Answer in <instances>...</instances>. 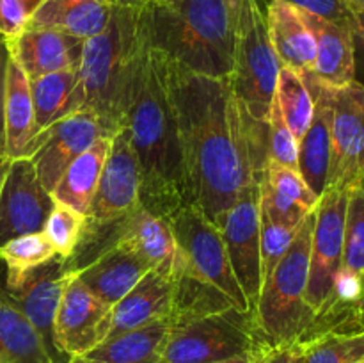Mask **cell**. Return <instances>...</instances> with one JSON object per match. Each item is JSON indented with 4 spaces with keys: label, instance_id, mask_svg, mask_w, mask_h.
Here are the masks:
<instances>
[{
    "label": "cell",
    "instance_id": "1",
    "mask_svg": "<svg viewBox=\"0 0 364 363\" xmlns=\"http://www.w3.org/2000/svg\"><path fill=\"white\" fill-rule=\"evenodd\" d=\"M166 59L176 110L191 205L219 226L235 199L259 184L267 162L269 123L245 112L230 78L183 70Z\"/></svg>",
    "mask_w": 364,
    "mask_h": 363
},
{
    "label": "cell",
    "instance_id": "2",
    "mask_svg": "<svg viewBox=\"0 0 364 363\" xmlns=\"http://www.w3.org/2000/svg\"><path fill=\"white\" fill-rule=\"evenodd\" d=\"M124 125L130 130L141 167V205L148 212L169 219L191 205L187 171L176 110L167 84L166 59L144 38L132 78Z\"/></svg>",
    "mask_w": 364,
    "mask_h": 363
},
{
    "label": "cell",
    "instance_id": "3",
    "mask_svg": "<svg viewBox=\"0 0 364 363\" xmlns=\"http://www.w3.org/2000/svg\"><path fill=\"white\" fill-rule=\"evenodd\" d=\"M144 41L196 75L228 78L233 71L238 20L226 0H151L139 7Z\"/></svg>",
    "mask_w": 364,
    "mask_h": 363
},
{
    "label": "cell",
    "instance_id": "4",
    "mask_svg": "<svg viewBox=\"0 0 364 363\" xmlns=\"http://www.w3.org/2000/svg\"><path fill=\"white\" fill-rule=\"evenodd\" d=\"M141 46L139 7L116 4L107 27L85 39L80 64L84 109L92 110L114 134L124 127Z\"/></svg>",
    "mask_w": 364,
    "mask_h": 363
},
{
    "label": "cell",
    "instance_id": "5",
    "mask_svg": "<svg viewBox=\"0 0 364 363\" xmlns=\"http://www.w3.org/2000/svg\"><path fill=\"white\" fill-rule=\"evenodd\" d=\"M313 223L315 210L302 221L287 255L263 283L262 294L252 310L259 331L269 344L302 342L315 319L306 301Z\"/></svg>",
    "mask_w": 364,
    "mask_h": 363
},
{
    "label": "cell",
    "instance_id": "6",
    "mask_svg": "<svg viewBox=\"0 0 364 363\" xmlns=\"http://www.w3.org/2000/svg\"><path fill=\"white\" fill-rule=\"evenodd\" d=\"M269 344L252 310L228 308L171 327L162 344L166 363H215Z\"/></svg>",
    "mask_w": 364,
    "mask_h": 363
},
{
    "label": "cell",
    "instance_id": "7",
    "mask_svg": "<svg viewBox=\"0 0 364 363\" xmlns=\"http://www.w3.org/2000/svg\"><path fill=\"white\" fill-rule=\"evenodd\" d=\"M281 66L267 31L265 11L258 0H245L238 16L233 71L228 78L252 120L269 123Z\"/></svg>",
    "mask_w": 364,
    "mask_h": 363
},
{
    "label": "cell",
    "instance_id": "8",
    "mask_svg": "<svg viewBox=\"0 0 364 363\" xmlns=\"http://www.w3.org/2000/svg\"><path fill=\"white\" fill-rule=\"evenodd\" d=\"M169 223L178 248L174 269H181L213 285L226 294L238 310L249 312L251 308L231 269L220 228L192 205L178 210L169 217Z\"/></svg>",
    "mask_w": 364,
    "mask_h": 363
},
{
    "label": "cell",
    "instance_id": "9",
    "mask_svg": "<svg viewBox=\"0 0 364 363\" xmlns=\"http://www.w3.org/2000/svg\"><path fill=\"white\" fill-rule=\"evenodd\" d=\"M75 274L77 265L71 262V258L55 255L48 262L27 270L16 281L6 285L7 294L41 337L52 363H68L70 359L57 347L53 337V320L60 298Z\"/></svg>",
    "mask_w": 364,
    "mask_h": 363
},
{
    "label": "cell",
    "instance_id": "10",
    "mask_svg": "<svg viewBox=\"0 0 364 363\" xmlns=\"http://www.w3.org/2000/svg\"><path fill=\"white\" fill-rule=\"evenodd\" d=\"M331 167L326 189L350 191L364 182V85L331 88Z\"/></svg>",
    "mask_w": 364,
    "mask_h": 363
},
{
    "label": "cell",
    "instance_id": "11",
    "mask_svg": "<svg viewBox=\"0 0 364 363\" xmlns=\"http://www.w3.org/2000/svg\"><path fill=\"white\" fill-rule=\"evenodd\" d=\"M348 191L326 189L315 209L311 237V260L306 301L318 312L334 287L343 260V231Z\"/></svg>",
    "mask_w": 364,
    "mask_h": 363
},
{
    "label": "cell",
    "instance_id": "12",
    "mask_svg": "<svg viewBox=\"0 0 364 363\" xmlns=\"http://www.w3.org/2000/svg\"><path fill=\"white\" fill-rule=\"evenodd\" d=\"M103 135L112 137L114 132L92 110L82 109L39 132L25 157L32 160L39 182L52 194L68 166Z\"/></svg>",
    "mask_w": 364,
    "mask_h": 363
},
{
    "label": "cell",
    "instance_id": "13",
    "mask_svg": "<svg viewBox=\"0 0 364 363\" xmlns=\"http://www.w3.org/2000/svg\"><path fill=\"white\" fill-rule=\"evenodd\" d=\"M141 205V167L128 127L112 135L102 177L87 212V228L107 226Z\"/></svg>",
    "mask_w": 364,
    "mask_h": 363
},
{
    "label": "cell",
    "instance_id": "14",
    "mask_svg": "<svg viewBox=\"0 0 364 363\" xmlns=\"http://www.w3.org/2000/svg\"><path fill=\"white\" fill-rule=\"evenodd\" d=\"M231 269L242 287L249 308L255 310L262 294L259 255V187L252 184L235 199L219 224Z\"/></svg>",
    "mask_w": 364,
    "mask_h": 363
},
{
    "label": "cell",
    "instance_id": "15",
    "mask_svg": "<svg viewBox=\"0 0 364 363\" xmlns=\"http://www.w3.org/2000/svg\"><path fill=\"white\" fill-rule=\"evenodd\" d=\"M53 203L32 160L28 157L11 160L0 191V246L11 238L43 231Z\"/></svg>",
    "mask_w": 364,
    "mask_h": 363
},
{
    "label": "cell",
    "instance_id": "16",
    "mask_svg": "<svg viewBox=\"0 0 364 363\" xmlns=\"http://www.w3.org/2000/svg\"><path fill=\"white\" fill-rule=\"evenodd\" d=\"M110 308L96 298L75 274L68 283L55 320L53 337L64 356H84L107 340L110 330Z\"/></svg>",
    "mask_w": 364,
    "mask_h": 363
},
{
    "label": "cell",
    "instance_id": "17",
    "mask_svg": "<svg viewBox=\"0 0 364 363\" xmlns=\"http://www.w3.org/2000/svg\"><path fill=\"white\" fill-rule=\"evenodd\" d=\"M6 45L11 59L32 80L55 71L80 70L85 39L55 28L25 25L20 34L6 39Z\"/></svg>",
    "mask_w": 364,
    "mask_h": 363
},
{
    "label": "cell",
    "instance_id": "18",
    "mask_svg": "<svg viewBox=\"0 0 364 363\" xmlns=\"http://www.w3.org/2000/svg\"><path fill=\"white\" fill-rule=\"evenodd\" d=\"M173 298V270L162 265L149 269L139 283L110 308V330L107 340L156 320H169Z\"/></svg>",
    "mask_w": 364,
    "mask_h": 363
},
{
    "label": "cell",
    "instance_id": "19",
    "mask_svg": "<svg viewBox=\"0 0 364 363\" xmlns=\"http://www.w3.org/2000/svg\"><path fill=\"white\" fill-rule=\"evenodd\" d=\"M259 210L274 223L299 228L316 209L318 196L306 185L299 169L267 160L259 178Z\"/></svg>",
    "mask_w": 364,
    "mask_h": 363
},
{
    "label": "cell",
    "instance_id": "20",
    "mask_svg": "<svg viewBox=\"0 0 364 363\" xmlns=\"http://www.w3.org/2000/svg\"><path fill=\"white\" fill-rule=\"evenodd\" d=\"M306 84L315 100V112L306 134L299 141V173L304 178L306 185L322 196L327 187L331 167V127H333V105H331V88L320 84L318 80L306 75Z\"/></svg>",
    "mask_w": 364,
    "mask_h": 363
},
{
    "label": "cell",
    "instance_id": "21",
    "mask_svg": "<svg viewBox=\"0 0 364 363\" xmlns=\"http://www.w3.org/2000/svg\"><path fill=\"white\" fill-rule=\"evenodd\" d=\"M112 244L141 256L151 267H169L174 270L178 248L169 219L148 212L142 205L116 221Z\"/></svg>",
    "mask_w": 364,
    "mask_h": 363
},
{
    "label": "cell",
    "instance_id": "22",
    "mask_svg": "<svg viewBox=\"0 0 364 363\" xmlns=\"http://www.w3.org/2000/svg\"><path fill=\"white\" fill-rule=\"evenodd\" d=\"M149 269L153 267L139 255L110 244L87 265L78 267L77 276L96 298L114 306Z\"/></svg>",
    "mask_w": 364,
    "mask_h": 363
},
{
    "label": "cell",
    "instance_id": "23",
    "mask_svg": "<svg viewBox=\"0 0 364 363\" xmlns=\"http://www.w3.org/2000/svg\"><path fill=\"white\" fill-rule=\"evenodd\" d=\"M306 25L313 32L316 45L311 75L327 88H343L355 80L354 34L348 28L334 25L318 16L301 11Z\"/></svg>",
    "mask_w": 364,
    "mask_h": 363
},
{
    "label": "cell",
    "instance_id": "24",
    "mask_svg": "<svg viewBox=\"0 0 364 363\" xmlns=\"http://www.w3.org/2000/svg\"><path fill=\"white\" fill-rule=\"evenodd\" d=\"M265 21L270 43L281 64L291 68L302 77L311 73L316 45L301 11L283 0H269Z\"/></svg>",
    "mask_w": 364,
    "mask_h": 363
},
{
    "label": "cell",
    "instance_id": "25",
    "mask_svg": "<svg viewBox=\"0 0 364 363\" xmlns=\"http://www.w3.org/2000/svg\"><path fill=\"white\" fill-rule=\"evenodd\" d=\"M112 11V0H45L31 14L27 25L89 39L107 27Z\"/></svg>",
    "mask_w": 364,
    "mask_h": 363
},
{
    "label": "cell",
    "instance_id": "26",
    "mask_svg": "<svg viewBox=\"0 0 364 363\" xmlns=\"http://www.w3.org/2000/svg\"><path fill=\"white\" fill-rule=\"evenodd\" d=\"M28 82L39 132L84 109L85 91L80 70L55 71Z\"/></svg>",
    "mask_w": 364,
    "mask_h": 363
},
{
    "label": "cell",
    "instance_id": "27",
    "mask_svg": "<svg viewBox=\"0 0 364 363\" xmlns=\"http://www.w3.org/2000/svg\"><path fill=\"white\" fill-rule=\"evenodd\" d=\"M110 144H112V137L103 135L96 139L82 155H78L53 187V201L63 203L87 217L89 206L95 198L100 177H102L103 164L110 152Z\"/></svg>",
    "mask_w": 364,
    "mask_h": 363
},
{
    "label": "cell",
    "instance_id": "28",
    "mask_svg": "<svg viewBox=\"0 0 364 363\" xmlns=\"http://www.w3.org/2000/svg\"><path fill=\"white\" fill-rule=\"evenodd\" d=\"M4 121H6V155H9L11 159L25 157L28 144L39 134V130L36 127L31 82L21 68L11 59V56L6 75Z\"/></svg>",
    "mask_w": 364,
    "mask_h": 363
},
{
    "label": "cell",
    "instance_id": "29",
    "mask_svg": "<svg viewBox=\"0 0 364 363\" xmlns=\"http://www.w3.org/2000/svg\"><path fill=\"white\" fill-rule=\"evenodd\" d=\"M169 330V320H156L109 338L84 356L103 363H166L162 344Z\"/></svg>",
    "mask_w": 364,
    "mask_h": 363
},
{
    "label": "cell",
    "instance_id": "30",
    "mask_svg": "<svg viewBox=\"0 0 364 363\" xmlns=\"http://www.w3.org/2000/svg\"><path fill=\"white\" fill-rule=\"evenodd\" d=\"M0 363H52L27 317L0 288Z\"/></svg>",
    "mask_w": 364,
    "mask_h": 363
},
{
    "label": "cell",
    "instance_id": "31",
    "mask_svg": "<svg viewBox=\"0 0 364 363\" xmlns=\"http://www.w3.org/2000/svg\"><path fill=\"white\" fill-rule=\"evenodd\" d=\"M174 298L169 315L171 327L201 319L210 313L233 308V301L213 285L192 276L181 269H174ZM237 308V306H235Z\"/></svg>",
    "mask_w": 364,
    "mask_h": 363
},
{
    "label": "cell",
    "instance_id": "32",
    "mask_svg": "<svg viewBox=\"0 0 364 363\" xmlns=\"http://www.w3.org/2000/svg\"><path fill=\"white\" fill-rule=\"evenodd\" d=\"M274 100L290 130L301 141L311 125L313 112H315V100L304 77L291 68L281 66Z\"/></svg>",
    "mask_w": 364,
    "mask_h": 363
},
{
    "label": "cell",
    "instance_id": "33",
    "mask_svg": "<svg viewBox=\"0 0 364 363\" xmlns=\"http://www.w3.org/2000/svg\"><path fill=\"white\" fill-rule=\"evenodd\" d=\"M302 344V363H359L364 359V331L323 333Z\"/></svg>",
    "mask_w": 364,
    "mask_h": 363
},
{
    "label": "cell",
    "instance_id": "34",
    "mask_svg": "<svg viewBox=\"0 0 364 363\" xmlns=\"http://www.w3.org/2000/svg\"><path fill=\"white\" fill-rule=\"evenodd\" d=\"M55 255V249L50 246L43 231L11 238L9 242L0 246V260L7 267L6 285L13 283L27 270L48 262Z\"/></svg>",
    "mask_w": 364,
    "mask_h": 363
},
{
    "label": "cell",
    "instance_id": "35",
    "mask_svg": "<svg viewBox=\"0 0 364 363\" xmlns=\"http://www.w3.org/2000/svg\"><path fill=\"white\" fill-rule=\"evenodd\" d=\"M87 217L63 203H53V209L46 219L43 235L55 253L63 258H73L75 251L87 233Z\"/></svg>",
    "mask_w": 364,
    "mask_h": 363
},
{
    "label": "cell",
    "instance_id": "36",
    "mask_svg": "<svg viewBox=\"0 0 364 363\" xmlns=\"http://www.w3.org/2000/svg\"><path fill=\"white\" fill-rule=\"evenodd\" d=\"M341 269L364 280V182L348 191Z\"/></svg>",
    "mask_w": 364,
    "mask_h": 363
},
{
    "label": "cell",
    "instance_id": "37",
    "mask_svg": "<svg viewBox=\"0 0 364 363\" xmlns=\"http://www.w3.org/2000/svg\"><path fill=\"white\" fill-rule=\"evenodd\" d=\"M302 224V223H301ZM299 228L277 224L259 210V255H262V280L265 283L277 263L287 255ZM263 287V285H262Z\"/></svg>",
    "mask_w": 364,
    "mask_h": 363
},
{
    "label": "cell",
    "instance_id": "38",
    "mask_svg": "<svg viewBox=\"0 0 364 363\" xmlns=\"http://www.w3.org/2000/svg\"><path fill=\"white\" fill-rule=\"evenodd\" d=\"M267 160L281 166L299 169V139L284 121L276 100L269 116V139H267Z\"/></svg>",
    "mask_w": 364,
    "mask_h": 363
},
{
    "label": "cell",
    "instance_id": "39",
    "mask_svg": "<svg viewBox=\"0 0 364 363\" xmlns=\"http://www.w3.org/2000/svg\"><path fill=\"white\" fill-rule=\"evenodd\" d=\"M283 2L290 4L295 9L304 11L313 16H318L322 20L331 21V23L348 28L352 32L358 27L355 9L347 0H283Z\"/></svg>",
    "mask_w": 364,
    "mask_h": 363
},
{
    "label": "cell",
    "instance_id": "40",
    "mask_svg": "<svg viewBox=\"0 0 364 363\" xmlns=\"http://www.w3.org/2000/svg\"><path fill=\"white\" fill-rule=\"evenodd\" d=\"M31 13L21 0H0V36L11 39L20 34L27 25Z\"/></svg>",
    "mask_w": 364,
    "mask_h": 363
},
{
    "label": "cell",
    "instance_id": "41",
    "mask_svg": "<svg viewBox=\"0 0 364 363\" xmlns=\"http://www.w3.org/2000/svg\"><path fill=\"white\" fill-rule=\"evenodd\" d=\"M252 363H302V344H265L252 351Z\"/></svg>",
    "mask_w": 364,
    "mask_h": 363
},
{
    "label": "cell",
    "instance_id": "42",
    "mask_svg": "<svg viewBox=\"0 0 364 363\" xmlns=\"http://www.w3.org/2000/svg\"><path fill=\"white\" fill-rule=\"evenodd\" d=\"M9 63V50L6 39L0 36V155L6 153V121H4V103H6V75Z\"/></svg>",
    "mask_w": 364,
    "mask_h": 363
},
{
    "label": "cell",
    "instance_id": "43",
    "mask_svg": "<svg viewBox=\"0 0 364 363\" xmlns=\"http://www.w3.org/2000/svg\"><path fill=\"white\" fill-rule=\"evenodd\" d=\"M355 16H358V27L352 32L354 34L355 82L364 85V9H355Z\"/></svg>",
    "mask_w": 364,
    "mask_h": 363
},
{
    "label": "cell",
    "instance_id": "44",
    "mask_svg": "<svg viewBox=\"0 0 364 363\" xmlns=\"http://www.w3.org/2000/svg\"><path fill=\"white\" fill-rule=\"evenodd\" d=\"M11 157L9 155H0V191H2V185H4V180H6V174L7 171H9V166H11Z\"/></svg>",
    "mask_w": 364,
    "mask_h": 363
},
{
    "label": "cell",
    "instance_id": "45",
    "mask_svg": "<svg viewBox=\"0 0 364 363\" xmlns=\"http://www.w3.org/2000/svg\"><path fill=\"white\" fill-rule=\"evenodd\" d=\"M226 2H228V6H230V9L233 11L235 16H237V20H238V16H240L242 7H244L245 0H226Z\"/></svg>",
    "mask_w": 364,
    "mask_h": 363
},
{
    "label": "cell",
    "instance_id": "46",
    "mask_svg": "<svg viewBox=\"0 0 364 363\" xmlns=\"http://www.w3.org/2000/svg\"><path fill=\"white\" fill-rule=\"evenodd\" d=\"M116 6H130V7H141L144 4L151 2V0H112Z\"/></svg>",
    "mask_w": 364,
    "mask_h": 363
},
{
    "label": "cell",
    "instance_id": "47",
    "mask_svg": "<svg viewBox=\"0 0 364 363\" xmlns=\"http://www.w3.org/2000/svg\"><path fill=\"white\" fill-rule=\"evenodd\" d=\"M215 363H252V352H247V354L237 356V358L224 359V362H215Z\"/></svg>",
    "mask_w": 364,
    "mask_h": 363
},
{
    "label": "cell",
    "instance_id": "48",
    "mask_svg": "<svg viewBox=\"0 0 364 363\" xmlns=\"http://www.w3.org/2000/svg\"><path fill=\"white\" fill-rule=\"evenodd\" d=\"M45 2V0H21V4H23L25 7H27V11L28 13H34L36 9H38L39 6H41V4Z\"/></svg>",
    "mask_w": 364,
    "mask_h": 363
},
{
    "label": "cell",
    "instance_id": "49",
    "mask_svg": "<svg viewBox=\"0 0 364 363\" xmlns=\"http://www.w3.org/2000/svg\"><path fill=\"white\" fill-rule=\"evenodd\" d=\"M68 363H103V362L87 358V356H71V358L68 359Z\"/></svg>",
    "mask_w": 364,
    "mask_h": 363
},
{
    "label": "cell",
    "instance_id": "50",
    "mask_svg": "<svg viewBox=\"0 0 364 363\" xmlns=\"http://www.w3.org/2000/svg\"><path fill=\"white\" fill-rule=\"evenodd\" d=\"M347 2L355 9H364V0H347Z\"/></svg>",
    "mask_w": 364,
    "mask_h": 363
},
{
    "label": "cell",
    "instance_id": "51",
    "mask_svg": "<svg viewBox=\"0 0 364 363\" xmlns=\"http://www.w3.org/2000/svg\"><path fill=\"white\" fill-rule=\"evenodd\" d=\"M162 2H167V4H178V2H181V0H162Z\"/></svg>",
    "mask_w": 364,
    "mask_h": 363
},
{
    "label": "cell",
    "instance_id": "52",
    "mask_svg": "<svg viewBox=\"0 0 364 363\" xmlns=\"http://www.w3.org/2000/svg\"><path fill=\"white\" fill-rule=\"evenodd\" d=\"M359 363H364V359H363V362H359Z\"/></svg>",
    "mask_w": 364,
    "mask_h": 363
}]
</instances>
